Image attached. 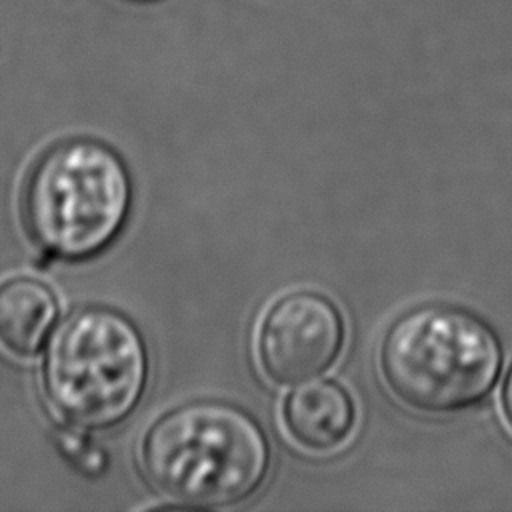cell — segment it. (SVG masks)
<instances>
[{"label":"cell","mask_w":512,"mask_h":512,"mask_svg":"<svg viewBox=\"0 0 512 512\" xmlns=\"http://www.w3.org/2000/svg\"><path fill=\"white\" fill-rule=\"evenodd\" d=\"M132 186L120 156L96 140L48 148L24 186V218L34 240L64 258H86L120 232Z\"/></svg>","instance_id":"3"},{"label":"cell","mask_w":512,"mask_h":512,"mask_svg":"<svg viewBox=\"0 0 512 512\" xmlns=\"http://www.w3.org/2000/svg\"><path fill=\"white\" fill-rule=\"evenodd\" d=\"M140 464L160 496L216 508L236 504L262 486L270 448L258 422L238 406L196 400L166 412L148 428Z\"/></svg>","instance_id":"1"},{"label":"cell","mask_w":512,"mask_h":512,"mask_svg":"<svg viewBox=\"0 0 512 512\" xmlns=\"http://www.w3.org/2000/svg\"><path fill=\"white\" fill-rule=\"evenodd\" d=\"M282 420L290 438L306 450L328 452L340 448L356 424L354 402L334 382H314L296 388L282 406Z\"/></svg>","instance_id":"6"},{"label":"cell","mask_w":512,"mask_h":512,"mask_svg":"<svg viewBox=\"0 0 512 512\" xmlns=\"http://www.w3.org/2000/svg\"><path fill=\"white\" fill-rule=\"evenodd\" d=\"M500 404H502V414H504V420L506 424L510 426L512 430V366L504 378V384H502V396H500Z\"/></svg>","instance_id":"8"},{"label":"cell","mask_w":512,"mask_h":512,"mask_svg":"<svg viewBox=\"0 0 512 512\" xmlns=\"http://www.w3.org/2000/svg\"><path fill=\"white\" fill-rule=\"evenodd\" d=\"M58 314L52 290L30 276L0 282V348L14 356H34Z\"/></svg>","instance_id":"7"},{"label":"cell","mask_w":512,"mask_h":512,"mask_svg":"<svg viewBox=\"0 0 512 512\" xmlns=\"http://www.w3.org/2000/svg\"><path fill=\"white\" fill-rule=\"evenodd\" d=\"M344 320L322 294L292 292L270 306L258 330V360L276 384L322 374L340 354Z\"/></svg>","instance_id":"5"},{"label":"cell","mask_w":512,"mask_h":512,"mask_svg":"<svg viewBox=\"0 0 512 512\" xmlns=\"http://www.w3.org/2000/svg\"><path fill=\"white\" fill-rule=\"evenodd\" d=\"M502 344L478 316L422 306L400 316L380 346V372L414 410L450 414L478 404L502 370Z\"/></svg>","instance_id":"2"},{"label":"cell","mask_w":512,"mask_h":512,"mask_svg":"<svg viewBox=\"0 0 512 512\" xmlns=\"http://www.w3.org/2000/svg\"><path fill=\"white\" fill-rule=\"evenodd\" d=\"M42 380L52 408L68 422L114 426L144 394L146 344L126 316L110 308L78 310L52 336Z\"/></svg>","instance_id":"4"}]
</instances>
